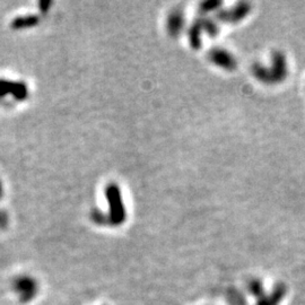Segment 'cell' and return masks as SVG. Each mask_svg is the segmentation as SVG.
I'll list each match as a JSON object with an SVG mask.
<instances>
[{
  "instance_id": "1",
  "label": "cell",
  "mask_w": 305,
  "mask_h": 305,
  "mask_svg": "<svg viewBox=\"0 0 305 305\" xmlns=\"http://www.w3.org/2000/svg\"><path fill=\"white\" fill-rule=\"evenodd\" d=\"M14 290L17 293L19 301L22 303H28L36 296L37 284L33 278L23 276L14 282Z\"/></svg>"
},
{
  "instance_id": "3",
  "label": "cell",
  "mask_w": 305,
  "mask_h": 305,
  "mask_svg": "<svg viewBox=\"0 0 305 305\" xmlns=\"http://www.w3.org/2000/svg\"><path fill=\"white\" fill-rule=\"evenodd\" d=\"M249 290H250V293L252 294L253 296L256 297L258 299H260L265 295V293H264V285L258 279H254V280H252V282L250 283Z\"/></svg>"
},
{
  "instance_id": "2",
  "label": "cell",
  "mask_w": 305,
  "mask_h": 305,
  "mask_svg": "<svg viewBox=\"0 0 305 305\" xmlns=\"http://www.w3.org/2000/svg\"><path fill=\"white\" fill-rule=\"evenodd\" d=\"M285 294H286V287H285L284 284H279L268 296L264 295L263 297L258 299V304L256 305H279L280 302L283 301Z\"/></svg>"
}]
</instances>
